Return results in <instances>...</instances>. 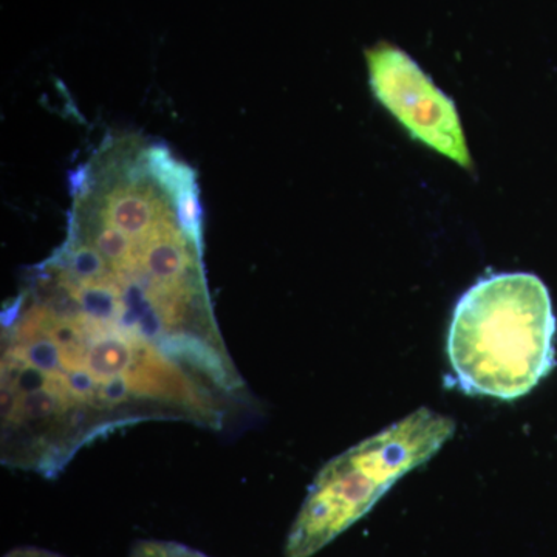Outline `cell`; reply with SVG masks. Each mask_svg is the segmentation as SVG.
I'll return each instance as SVG.
<instances>
[{
  "label": "cell",
  "mask_w": 557,
  "mask_h": 557,
  "mask_svg": "<svg viewBox=\"0 0 557 557\" xmlns=\"http://www.w3.org/2000/svg\"><path fill=\"white\" fill-rule=\"evenodd\" d=\"M149 239L119 259L70 233L2 310L0 458L54 479L81 449L146 421L223 431L248 388L207 277H163Z\"/></svg>",
  "instance_id": "obj_1"
},
{
  "label": "cell",
  "mask_w": 557,
  "mask_h": 557,
  "mask_svg": "<svg viewBox=\"0 0 557 557\" xmlns=\"http://www.w3.org/2000/svg\"><path fill=\"white\" fill-rule=\"evenodd\" d=\"M556 317L544 282L531 273L480 278L458 300L448 355L471 395L511 401L555 368Z\"/></svg>",
  "instance_id": "obj_2"
},
{
  "label": "cell",
  "mask_w": 557,
  "mask_h": 557,
  "mask_svg": "<svg viewBox=\"0 0 557 557\" xmlns=\"http://www.w3.org/2000/svg\"><path fill=\"white\" fill-rule=\"evenodd\" d=\"M453 418L418 409L330 460L310 486L289 530L284 557H311L375 507L413 468L454 435Z\"/></svg>",
  "instance_id": "obj_3"
},
{
  "label": "cell",
  "mask_w": 557,
  "mask_h": 557,
  "mask_svg": "<svg viewBox=\"0 0 557 557\" xmlns=\"http://www.w3.org/2000/svg\"><path fill=\"white\" fill-rule=\"evenodd\" d=\"M366 60L373 97L406 134L471 171L472 157L456 102L397 47L380 44L366 53Z\"/></svg>",
  "instance_id": "obj_4"
},
{
  "label": "cell",
  "mask_w": 557,
  "mask_h": 557,
  "mask_svg": "<svg viewBox=\"0 0 557 557\" xmlns=\"http://www.w3.org/2000/svg\"><path fill=\"white\" fill-rule=\"evenodd\" d=\"M129 557H209L197 549L166 541H139L132 547Z\"/></svg>",
  "instance_id": "obj_5"
},
{
  "label": "cell",
  "mask_w": 557,
  "mask_h": 557,
  "mask_svg": "<svg viewBox=\"0 0 557 557\" xmlns=\"http://www.w3.org/2000/svg\"><path fill=\"white\" fill-rule=\"evenodd\" d=\"M5 557H62L58 553L49 552V549L36 548V547H22L11 549L9 555Z\"/></svg>",
  "instance_id": "obj_6"
}]
</instances>
